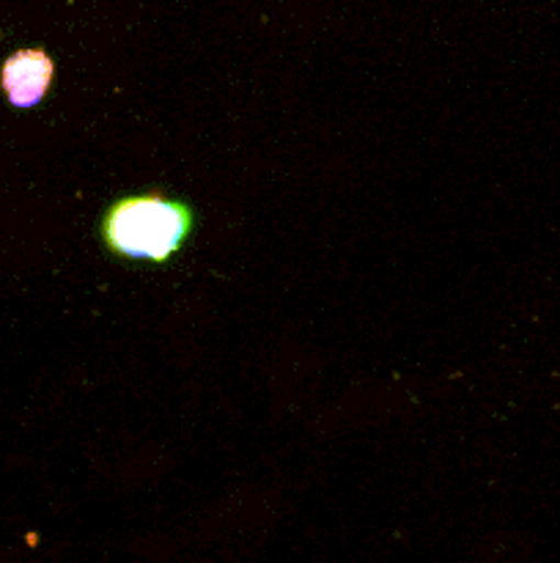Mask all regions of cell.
<instances>
[{"instance_id":"7a4b0ae2","label":"cell","mask_w":560,"mask_h":563,"mask_svg":"<svg viewBox=\"0 0 560 563\" xmlns=\"http://www.w3.org/2000/svg\"><path fill=\"white\" fill-rule=\"evenodd\" d=\"M53 58L44 49H20L0 71V86L14 108H33L53 86Z\"/></svg>"},{"instance_id":"6da1fadb","label":"cell","mask_w":560,"mask_h":563,"mask_svg":"<svg viewBox=\"0 0 560 563\" xmlns=\"http://www.w3.org/2000/svg\"><path fill=\"white\" fill-rule=\"evenodd\" d=\"M198 225L195 209L163 190L126 192L99 214L97 234L115 262L165 267L173 262Z\"/></svg>"}]
</instances>
